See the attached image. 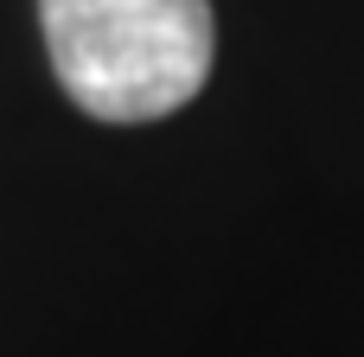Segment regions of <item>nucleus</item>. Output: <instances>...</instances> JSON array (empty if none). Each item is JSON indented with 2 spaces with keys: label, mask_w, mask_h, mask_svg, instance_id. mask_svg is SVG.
<instances>
[{
  "label": "nucleus",
  "mask_w": 364,
  "mask_h": 357,
  "mask_svg": "<svg viewBox=\"0 0 364 357\" xmlns=\"http://www.w3.org/2000/svg\"><path fill=\"white\" fill-rule=\"evenodd\" d=\"M38 32L64 96L109 128L179 115L218 57L211 0H38Z\"/></svg>",
  "instance_id": "1"
}]
</instances>
